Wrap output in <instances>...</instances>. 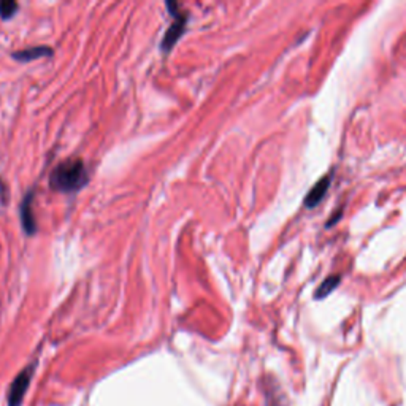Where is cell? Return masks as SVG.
<instances>
[{"label":"cell","mask_w":406,"mask_h":406,"mask_svg":"<svg viewBox=\"0 0 406 406\" xmlns=\"http://www.w3.org/2000/svg\"><path fill=\"white\" fill-rule=\"evenodd\" d=\"M88 183V172L83 160L68 159L64 160L51 172L49 186L59 192H75Z\"/></svg>","instance_id":"cell-1"},{"label":"cell","mask_w":406,"mask_h":406,"mask_svg":"<svg viewBox=\"0 0 406 406\" xmlns=\"http://www.w3.org/2000/svg\"><path fill=\"white\" fill-rule=\"evenodd\" d=\"M179 5L175 3V2H168L167 3V8L170 10V14H173L175 21L172 23V26H170V29L167 31V34H165V37L162 40V45H160V48H162V51H170L175 45H177V42L179 40V37L184 34V31H186V16L184 14H181L179 12H177Z\"/></svg>","instance_id":"cell-2"},{"label":"cell","mask_w":406,"mask_h":406,"mask_svg":"<svg viewBox=\"0 0 406 406\" xmlns=\"http://www.w3.org/2000/svg\"><path fill=\"white\" fill-rule=\"evenodd\" d=\"M32 376H34V367L32 365H29L27 368H24L23 372L14 378L8 390V398H7L8 406H19L23 403L24 395H26L29 385H31Z\"/></svg>","instance_id":"cell-3"},{"label":"cell","mask_w":406,"mask_h":406,"mask_svg":"<svg viewBox=\"0 0 406 406\" xmlns=\"http://www.w3.org/2000/svg\"><path fill=\"white\" fill-rule=\"evenodd\" d=\"M31 197L32 195H27L21 205V223H23L24 230H26V233H29V235L35 233V229H37V225H35V219H34Z\"/></svg>","instance_id":"cell-4"},{"label":"cell","mask_w":406,"mask_h":406,"mask_svg":"<svg viewBox=\"0 0 406 406\" xmlns=\"http://www.w3.org/2000/svg\"><path fill=\"white\" fill-rule=\"evenodd\" d=\"M329 184H330L329 177H325L324 179H320V181L318 184H316V186L312 189V192L308 194L307 200H305V203H307L308 208L316 207V205H318L320 202V200L324 199V195L327 194Z\"/></svg>","instance_id":"cell-5"},{"label":"cell","mask_w":406,"mask_h":406,"mask_svg":"<svg viewBox=\"0 0 406 406\" xmlns=\"http://www.w3.org/2000/svg\"><path fill=\"white\" fill-rule=\"evenodd\" d=\"M51 54V49L49 48H45V47H35V48H29V49H24V51H19V53H14L13 58L18 59V61L21 62H29L32 61V59H38V58H43V56H49Z\"/></svg>","instance_id":"cell-6"},{"label":"cell","mask_w":406,"mask_h":406,"mask_svg":"<svg viewBox=\"0 0 406 406\" xmlns=\"http://www.w3.org/2000/svg\"><path fill=\"white\" fill-rule=\"evenodd\" d=\"M16 10H18L16 2H10V0H7V2H0V16L3 19L12 18L13 14L16 13Z\"/></svg>","instance_id":"cell-7"},{"label":"cell","mask_w":406,"mask_h":406,"mask_svg":"<svg viewBox=\"0 0 406 406\" xmlns=\"http://www.w3.org/2000/svg\"><path fill=\"white\" fill-rule=\"evenodd\" d=\"M337 284H338V278H329L327 281L320 286V289L318 290V294H316V295H318V297H324V295L329 294L330 290H332Z\"/></svg>","instance_id":"cell-8"}]
</instances>
